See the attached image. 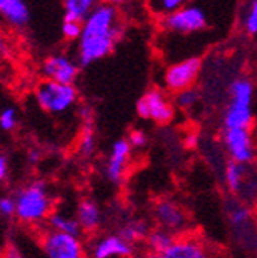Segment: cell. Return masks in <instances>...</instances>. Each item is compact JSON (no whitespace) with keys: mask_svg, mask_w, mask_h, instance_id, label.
Listing matches in <instances>:
<instances>
[{"mask_svg":"<svg viewBox=\"0 0 257 258\" xmlns=\"http://www.w3.org/2000/svg\"><path fill=\"white\" fill-rule=\"evenodd\" d=\"M123 36V25L117 7L100 2L83 20L82 34L77 40V60L80 67L108 57Z\"/></svg>","mask_w":257,"mask_h":258,"instance_id":"cell-1","label":"cell"},{"mask_svg":"<svg viewBox=\"0 0 257 258\" xmlns=\"http://www.w3.org/2000/svg\"><path fill=\"white\" fill-rule=\"evenodd\" d=\"M255 86L248 77H237L228 88V102L222 115L223 127H251L254 121Z\"/></svg>","mask_w":257,"mask_h":258,"instance_id":"cell-2","label":"cell"},{"mask_svg":"<svg viewBox=\"0 0 257 258\" xmlns=\"http://www.w3.org/2000/svg\"><path fill=\"white\" fill-rule=\"evenodd\" d=\"M16 215L19 220L26 223H37L45 220L51 212V197L46 183L36 180L17 192Z\"/></svg>","mask_w":257,"mask_h":258,"instance_id":"cell-3","label":"cell"},{"mask_svg":"<svg viewBox=\"0 0 257 258\" xmlns=\"http://www.w3.org/2000/svg\"><path fill=\"white\" fill-rule=\"evenodd\" d=\"M77 99L79 92L74 85L43 79L36 88V100L39 106L49 114H63L70 111Z\"/></svg>","mask_w":257,"mask_h":258,"instance_id":"cell-4","label":"cell"},{"mask_svg":"<svg viewBox=\"0 0 257 258\" xmlns=\"http://www.w3.org/2000/svg\"><path fill=\"white\" fill-rule=\"evenodd\" d=\"M137 115L156 124H168L176 117V105L168 94L160 88L148 89L137 102Z\"/></svg>","mask_w":257,"mask_h":258,"instance_id":"cell-5","label":"cell"},{"mask_svg":"<svg viewBox=\"0 0 257 258\" xmlns=\"http://www.w3.org/2000/svg\"><path fill=\"white\" fill-rule=\"evenodd\" d=\"M202 73V60L199 57H186L174 61L164 71V86L168 92H179L194 86Z\"/></svg>","mask_w":257,"mask_h":258,"instance_id":"cell-6","label":"cell"},{"mask_svg":"<svg viewBox=\"0 0 257 258\" xmlns=\"http://www.w3.org/2000/svg\"><path fill=\"white\" fill-rule=\"evenodd\" d=\"M225 211H227L230 226L237 241L243 246H255L257 229L252 211L243 202H239L236 199L228 200Z\"/></svg>","mask_w":257,"mask_h":258,"instance_id":"cell-7","label":"cell"},{"mask_svg":"<svg viewBox=\"0 0 257 258\" xmlns=\"http://www.w3.org/2000/svg\"><path fill=\"white\" fill-rule=\"evenodd\" d=\"M207 23L205 11L196 5H185L160 20V26L173 34H194L205 29Z\"/></svg>","mask_w":257,"mask_h":258,"instance_id":"cell-8","label":"cell"},{"mask_svg":"<svg viewBox=\"0 0 257 258\" xmlns=\"http://www.w3.org/2000/svg\"><path fill=\"white\" fill-rule=\"evenodd\" d=\"M222 145L230 160L249 165L255 157L251 127H223Z\"/></svg>","mask_w":257,"mask_h":258,"instance_id":"cell-9","label":"cell"},{"mask_svg":"<svg viewBox=\"0 0 257 258\" xmlns=\"http://www.w3.org/2000/svg\"><path fill=\"white\" fill-rule=\"evenodd\" d=\"M80 63L77 58L67 54H53L42 63V76L46 80L74 85L80 74Z\"/></svg>","mask_w":257,"mask_h":258,"instance_id":"cell-10","label":"cell"},{"mask_svg":"<svg viewBox=\"0 0 257 258\" xmlns=\"http://www.w3.org/2000/svg\"><path fill=\"white\" fill-rule=\"evenodd\" d=\"M43 250L48 258H83L85 250L77 235L49 231L43 237Z\"/></svg>","mask_w":257,"mask_h":258,"instance_id":"cell-11","label":"cell"},{"mask_svg":"<svg viewBox=\"0 0 257 258\" xmlns=\"http://www.w3.org/2000/svg\"><path fill=\"white\" fill-rule=\"evenodd\" d=\"M131 154L133 146L130 145L128 139H119L111 145L104 165V174L111 183L119 184L123 181L128 166L131 163Z\"/></svg>","mask_w":257,"mask_h":258,"instance_id":"cell-12","label":"cell"},{"mask_svg":"<svg viewBox=\"0 0 257 258\" xmlns=\"http://www.w3.org/2000/svg\"><path fill=\"white\" fill-rule=\"evenodd\" d=\"M152 217L160 228L176 235L188 228V215L185 209L171 199L159 200L152 208Z\"/></svg>","mask_w":257,"mask_h":258,"instance_id":"cell-13","label":"cell"},{"mask_svg":"<svg viewBox=\"0 0 257 258\" xmlns=\"http://www.w3.org/2000/svg\"><path fill=\"white\" fill-rule=\"evenodd\" d=\"M148 258H211L208 246L196 237H179L160 253H149Z\"/></svg>","mask_w":257,"mask_h":258,"instance_id":"cell-14","label":"cell"},{"mask_svg":"<svg viewBox=\"0 0 257 258\" xmlns=\"http://www.w3.org/2000/svg\"><path fill=\"white\" fill-rule=\"evenodd\" d=\"M134 252L133 243L120 234H111L100 238L92 246V258H130Z\"/></svg>","mask_w":257,"mask_h":258,"instance_id":"cell-15","label":"cell"},{"mask_svg":"<svg viewBox=\"0 0 257 258\" xmlns=\"http://www.w3.org/2000/svg\"><path fill=\"white\" fill-rule=\"evenodd\" d=\"M0 17L14 28H23L29 20V10L23 0H0Z\"/></svg>","mask_w":257,"mask_h":258,"instance_id":"cell-16","label":"cell"},{"mask_svg":"<svg viewBox=\"0 0 257 258\" xmlns=\"http://www.w3.org/2000/svg\"><path fill=\"white\" fill-rule=\"evenodd\" d=\"M76 218L80 223L82 231H85V232H94L100 226L102 211H100L99 205L95 203V202H92L89 199H85L77 206Z\"/></svg>","mask_w":257,"mask_h":258,"instance_id":"cell-17","label":"cell"},{"mask_svg":"<svg viewBox=\"0 0 257 258\" xmlns=\"http://www.w3.org/2000/svg\"><path fill=\"white\" fill-rule=\"evenodd\" d=\"M223 181L231 194H240L246 184V165L230 160L223 169Z\"/></svg>","mask_w":257,"mask_h":258,"instance_id":"cell-18","label":"cell"},{"mask_svg":"<svg viewBox=\"0 0 257 258\" xmlns=\"http://www.w3.org/2000/svg\"><path fill=\"white\" fill-rule=\"evenodd\" d=\"M99 4L100 0H63V8H65L63 19L83 22Z\"/></svg>","mask_w":257,"mask_h":258,"instance_id":"cell-19","label":"cell"},{"mask_svg":"<svg viewBox=\"0 0 257 258\" xmlns=\"http://www.w3.org/2000/svg\"><path fill=\"white\" fill-rule=\"evenodd\" d=\"M174 240H176V234L159 226L157 229L149 231V234L146 237V246L149 249V253H160L165 249H168Z\"/></svg>","mask_w":257,"mask_h":258,"instance_id":"cell-20","label":"cell"},{"mask_svg":"<svg viewBox=\"0 0 257 258\" xmlns=\"http://www.w3.org/2000/svg\"><path fill=\"white\" fill-rule=\"evenodd\" d=\"M49 226L54 231H60V232H65V234H71V235H80L82 228H80V223L77 218L73 217H67L63 214H53L49 215Z\"/></svg>","mask_w":257,"mask_h":258,"instance_id":"cell-21","label":"cell"},{"mask_svg":"<svg viewBox=\"0 0 257 258\" xmlns=\"http://www.w3.org/2000/svg\"><path fill=\"white\" fill-rule=\"evenodd\" d=\"M173 102H174L176 108L180 109V111H185V112L192 111L200 102V92L194 86L186 88V89L179 91V92L174 94V100Z\"/></svg>","mask_w":257,"mask_h":258,"instance_id":"cell-22","label":"cell"},{"mask_svg":"<svg viewBox=\"0 0 257 258\" xmlns=\"http://www.w3.org/2000/svg\"><path fill=\"white\" fill-rule=\"evenodd\" d=\"M185 5H188V0H148L151 14L160 19L183 8Z\"/></svg>","mask_w":257,"mask_h":258,"instance_id":"cell-23","label":"cell"},{"mask_svg":"<svg viewBox=\"0 0 257 258\" xmlns=\"http://www.w3.org/2000/svg\"><path fill=\"white\" fill-rule=\"evenodd\" d=\"M149 234L148 226L140 221V220H133V221H128L126 224H123V228L120 229V235L125 237L128 241L136 243L140 240H146Z\"/></svg>","mask_w":257,"mask_h":258,"instance_id":"cell-24","label":"cell"},{"mask_svg":"<svg viewBox=\"0 0 257 258\" xmlns=\"http://www.w3.org/2000/svg\"><path fill=\"white\" fill-rule=\"evenodd\" d=\"M95 148H97V140H95L94 129L89 123H86L79 140V152L82 157L89 158L95 152Z\"/></svg>","mask_w":257,"mask_h":258,"instance_id":"cell-25","label":"cell"},{"mask_svg":"<svg viewBox=\"0 0 257 258\" xmlns=\"http://www.w3.org/2000/svg\"><path fill=\"white\" fill-rule=\"evenodd\" d=\"M242 26L248 36H257V0L248 2L242 17Z\"/></svg>","mask_w":257,"mask_h":258,"instance_id":"cell-26","label":"cell"},{"mask_svg":"<svg viewBox=\"0 0 257 258\" xmlns=\"http://www.w3.org/2000/svg\"><path fill=\"white\" fill-rule=\"evenodd\" d=\"M82 28H83V22L63 19V23H62V36L65 37V40L77 42L79 37H80V34H82Z\"/></svg>","mask_w":257,"mask_h":258,"instance_id":"cell-27","label":"cell"},{"mask_svg":"<svg viewBox=\"0 0 257 258\" xmlns=\"http://www.w3.org/2000/svg\"><path fill=\"white\" fill-rule=\"evenodd\" d=\"M17 126V112L14 108H5L0 112V129L4 131H13Z\"/></svg>","mask_w":257,"mask_h":258,"instance_id":"cell-28","label":"cell"},{"mask_svg":"<svg viewBox=\"0 0 257 258\" xmlns=\"http://www.w3.org/2000/svg\"><path fill=\"white\" fill-rule=\"evenodd\" d=\"M128 142H130L133 149L142 151L148 145V136L143 131H140V129H134V131H131L130 136H128Z\"/></svg>","mask_w":257,"mask_h":258,"instance_id":"cell-29","label":"cell"},{"mask_svg":"<svg viewBox=\"0 0 257 258\" xmlns=\"http://www.w3.org/2000/svg\"><path fill=\"white\" fill-rule=\"evenodd\" d=\"M0 214H2L4 217L16 215V200L11 197L0 199Z\"/></svg>","mask_w":257,"mask_h":258,"instance_id":"cell-30","label":"cell"},{"mask_svg":"<svg viewBox=\"0 0 257 258\" xmlns=\"http://www.w3.org/2000/svg\"><path fill=\"white\" fill-rule=\"evenodd\" d=\"M8 174V161L4 155H0V181H2Z\"/></svg>","mask_w":257,"mask_h":258,"instance_id":"cell-31","label":"cell"},{"mask_svg":"<svg viewBox=\"0 0 257 258\" xmlns=\"http://www.w3.org/2000/svg\"><path fill=\"white\" fill-rule=\"evenodd\" d=\"M5 258H22V255H20V252H19L14 246H10V247L7 249Z\"/></svg>","mask_w":257,"mask_h":258,"instance_id":"cell-32","label":"cell"},{"mask_svg":"<svg viewBox=\"0 0 257 258\" xmlns=\"http://www.w3.org/2000/svg\"><path fill=\"white\" fill-rule=\"evenodd\" d=\"M28 157H29V161H31V163L34 165V163H37V161H39L40 154H39V151H36V149H34V151H31V152H29V155H28Z\"/></svg>","mask_w":257,"mask_h":258,"instance_id":"cell-33","label":"cell"},{"mask_svg":"<svg viewBox=\"0 0 257 258\" xmlns=\"http://www.w3.org/2000/svg\"><path fill=\"white\" fill-rule=\"evenodd\" d=\"M104 2H107V4H110V5H114V7H119V5L125 4L126 0H104Z\"/></svg>","mask_w":257,"mask_h":258,"instance_id":"cell-34","label":"cell"}]
</instances>
